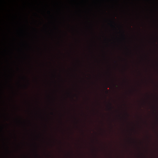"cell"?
<instances>
[{"mask_svg":"<svg viewBox=\"0 0 158 158\" xmlns=\"http://www.w3.org/2000/svg\"><path fill=\"white\" fill-rule=\"evenodd\" d=\"M28 22L31 26L38 28L44 24V20L40 14L37 12H33L29 17Z\"/></svg>","mask_w":158,"mask_h":158,"instance_id":"1","label":"cell"}]
</instances>
